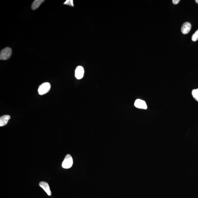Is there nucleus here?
Returning a JSON list of instances; mask_svg holds the SVG:
<instances>
[{
	"mask_svg": "<svg viewBox=\"0 0 198 198\" xmlns=\"http://www.w3.org/2000/svg\"><path fill=\"white\" fill-rule=\"evenodd\" d=\"M12 55V50L10 47H7L5 48L0 53V59L1 60H7L10 58Z\"/></svg>",
	"mask_w": 198,
	"mask_h": 198,
	"instance_id": "f257e3e1",
	"label": "nucleus"
},
{
	"mask_svg": "<svg viewBox=\"0 0 198 198\" xmlns=\"http://www.w3.org/2000/svg\"><path fill=\"white\" fill-rule=\"evenodd\" d=\"M51 88V85L49 83H44L40 85L38 88V93L40 95H45L49 91Z\"/></svg>",
	"mask_w": 198,
	"mask_h": 198,
	"instance_id": "f03ea898",
	"label": "nucleus"
},
{
	"mask_svg": "<svg viewBox=\"0 0 198 198\" xmlns=\"http://www.w3.org/2000/svg\"><path fill=\"white\" fill-rule=\"evenodd\" d=\"M73 164V159L70 155H67L62 163V167L65 169H68L71 168Z\"/></svg>",
	"mask_w": 198,
	"mask_h": 198,
	"instance_id": "7ed1b4c3",
	"label": "nucleus"
},
{
	"mask_svg": "<svg viewBox=\"0 0 198 198\" xmlns=\"http://www.w3.org/2000/svg\"><path fill=\"white\" fill-rule=\"evenodd\" d=\"M84 69L82 66H78L75 71V76L78 79H81L84 76Z\"/></svg>",
	"mask_w": 198,
	"mask_h": 198,
	"instance_id": "20e7f679",
	"label": "nucleus"
},
{
	"mask_svg": "<svg viewBox=\"0 0 198 198\" xmlns=\"http://www.w3.org/2000/svg\"><path fill=\"white\" fill-rule=\"evenodd\" d=\"M134 105L137 108L147 109V105L145 101L140 99H137L134 103Z\"/></svg>",
	"mask_w": 198,
	"mask_h": 198,
	"instance_id": "39448f33",
	"label": "nucleus"
},
{
	"mask_svg": "<svg viewBox=\"0 0 198 198\" xmlns=\"http://www.w3.org/2000/svg\"><path fill=\"white\" fill-rule=\"evenodd\" d=\"M191 24L190 22H184L182 26L181 32L184 34H188L191 30Z\"/></svg>",
	"mask_w": 198,
	"mask_h": 198,
	"instance_id": "423d86ee",
	"label": "nucleus"
},
{
	"mask_svg": "<svg viewBox=\"0 0 198 198\" xmlns=\"http://www.w3.org/2000/svg\"><path fill=\"white\" fill-rule=\"evenodd\" d=\"M39 186L43 189L44 191L47 194L48 196H51V189H50L49 184L45 182H40Z\"/></svg>",
	"mask_w": 198,
	"mask_h": 198,
	"instance_id": "0eeeda50",
	"label": "nucleus"
},
{
	"mask_svg": "<svg viewBox=\"0 0 198 198\" xmlns=\"http://www.w3.org/2000/svg\"><path fill=\"white\" fill-rule=\"evenodd\" d=\"M10 116L8 115H5L0 118V126L2 127L6 125L8 123Z\"/></svg>",
	"mask_w": 198,
	"mask_h": 198,
	"instance_id": "6e6552de",
	"label": "nucleus"
},
{
	"mask_svg": "<svg viewBox=\"0 0 198 198\" xmlns=\"http://www.w3.org/2000/svg\"><path fill=\"white\" fill-rule=\"evenodd\" d=\"M44 1H45L44 0H35V1H34L32 4V9L33 10L37 9Z\"/></svg>",
	"mask_w": 198,
	"mask_h": 198,
	"instance_id": "1a4fd4ad",
	"label": "nucleus"
},
{
	"mask_svg": "<svg viewBox=\"0 0 198 198\" xmlns=\"http://www.w3.org/2000/svg\"><path fill=\"white\" fill-rule=\"evenodd\" d=\"M192 95L196 100L198 102V88L193 90Z\"/></svg>",
	"mask_w": 198,
	"mask_h": 198,
	"instance_id": "9d476101",
	"label": "nucleus"
},
{
	"mask_svg": "<svg viewBox=\"0 0 198 198\" xmlns=\"http://www.w3.org/2000/svg\"><path fill=\"white\" fill-rule=\"evenodd\" d=\"M192 39L193 42L196 41L198 40V30L192 35Z\"/></svg>",
	"mask_w": 198,
	"mask_h": 198,
	"instance_id": "9b49d317",
	"label": "nucleus"
},
{
	"mask_svg": "<svg viewBox=\"0 0 198 198\" xmlns=\"http://www.w3.org/2000/svg\"><path fill=\"white\" fill-rule=\"evenodd\" d=\"M64 4L68 5L72 7L74 6L73 0H67V1L65 2Z\"/></svg>",
	"mask_w": 198,
	"mask_h": 198,
	"instance_id": "f8f14e48",
	"label": "nucleus"
},
{
	"mask_svg": "<svg viewBox=\"0 0 198 198\" xmlns=\"http://www.w3.org/2000/svg\"><path fill=\"white\" fill-rule=\"evenodd\" d=\"M180 1V0H173L172 1L174 5L177 4Z\"/></svg>",
	"mask_w": 198,
	"mask_h": 198,
	"instance_id": "ddd939ff",
	"label": "nucleus"
},
{
	"mask_svg": "<svg viewBox=\"0 0 198 198\" xmlns=\"http://www.w3.org/2000/svg\"><path fill=\"white\" fill-rule=\"evenodd\" d=\"M198 4V0H196L195 1Z\"/></svg>",
	"mask_w": 198,
	"mask_h": 198,
	"instance_id": "4468645a",
	"label": "nucleus"
}]
</instances>
